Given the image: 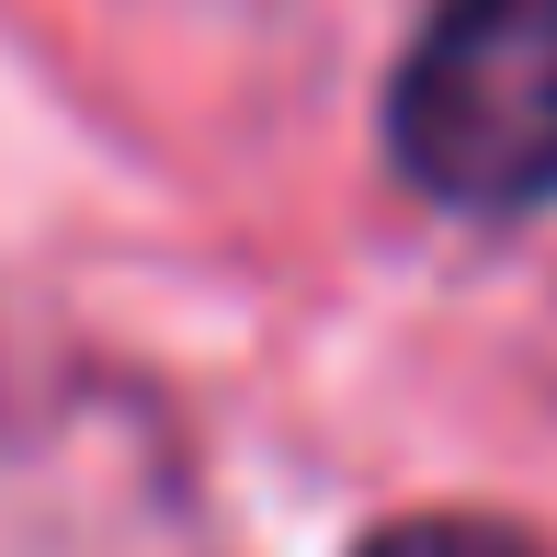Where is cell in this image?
Segmentation results:
<instances>
[{
    "label": "cell",
    "instance_id": "obj_2",
    "mask_svg": "<svg viewBox=\"0 0 557 557\" xmlns=\"http://www.w3.org/2000/svg\"><path fill=\"white\" fill-rule=\"evenodd\" d=\"M352 557H546L535 535H512V523H467V512H421V523H387V535H364Z\"/></svg>",
    "mask_w": 557,
    "mask_h": 557
},
{
    "label": "cell",
    "instance_id": "obj_1",
    "mask_svg": "<svg viewBox=\"0 0 557 557\" xmlns=\"http://www.w3.org/2000/svg\"><path fill=\"white\" fill-rule=\"evenodd\" d=\"M387 148L433 206H557V0H444L387 91Z\"/></svg>",
    "mask_w": 557,
    "mask_h": 557
}]
</instances>
